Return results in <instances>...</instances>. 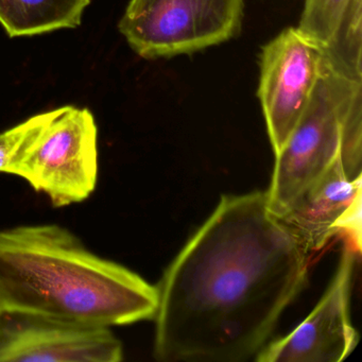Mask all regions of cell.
<instances>
[{
    "instance_id": "cell-11",
    "label": "cell",
    "mask_w": 362,
    "mask_h": 362,
    "mask_svg": "<svg viewBox=\"0 0 362 362\" xmlns=\"http://www.w3.org/2000/svg\"><path fill=\"white\" fill-rule=\"evenodd\" d=\"M320 48L324 66L343 79L362 83V0H351L334 35Z\"/></svg>"
},
{
    "instance_id": "cell-4",
    "label": "cell",
    "mask_w": 362,
    "mask_h": 362,
    "mask_svg": "<svg viewBox=\"0 0 362 362\" xmlns=\"http://www.w3.org/2000/svg\"><path fill=\"white\" fill-rule=\"evenodd\" d=\"M362 83L336 75L321 63L310 101L284 147L275 154L267 192L269 209L281 216L340 156L341 118Z\"/></svg>"
},
{
    "instance_id": "cell-3",
    "label": "cell",
    "mask_w": 362,
    "mask_h": 362,
    "mask_svg": "<svg viewBox=\"0 0 362 362\" xmlns=\"http://www.w3.org/2000/svg\"><path fill=\"white\" fill-rule=\"evenodd\" d=\"M98 129L88 109L46 112L10 160L6 173L23 177L54 206L83 202L98 182Z\"/></svg>"
},
{
    "instance_id": "cell-14",
    "label": "cell",
    "mask_w": 362,
    "mask_h": 362,
    "mask_svg": "<svg viewBox=\"0 0 362 362\" xmlns=\"http://www.w3.org/2000/svg\"><path fill=\"white\" fill-rule=\"evenodd\" d=\"M46 113L33 116L22 124L0 133V173H6L10 160L33 131L43 122Z\"/></svg>"
},
{
    "instance_id": "cell-2",
    "label": "cell",
    "mask_w": 362,
    "mask_h": 362,
    "mask_svg": "<svg viewBox=\"0 0 362 362\" xmlns=\"http://www.w3.org/2000/svg\"><path fill=\"white\" fill-rule=\"evenodd\" d=\"M158 293L57 224L0 230V313L110 327L153 320Z\"/></svg>"
},
{
    "instance_id": "cell-1",
    "label": "cell",
    "mask_w": 362,
    "mask_h": 362,
    "mask_svg": "<svg viewBox=\"0 0 362 362\" xmlns=\"http://www.w3.org/2000/svg\"><path fill=\"white\" fill-rule=\"evenodd\" d=\"M311 255L269 209L267 192L222 196L156 287L154 357H256L306 285Z\"/></svg>"
},
{
    "instance_id": "cell-6",
    "label": "cell",
    "mask_w": 362,
    "mask_h": 362,
    "mask_svg": "<svg viewBox=\"0 0 362 362\" xmlns=\"http://www.w3.org/2000/svg\"><path fill=\"white\" fill-rule=\"evenodd\" d=\"M321 48L293 27L262 47L257 96L275 154L306 110L321 74Z\"/></svg>"
},
{
    "instance_id": "cell-7",
    "label": "cell",
    "mask_w": 362,
    "mask_h": 362,
    "mask_svg": "<svg viewBox=\"0 0 362 362\" xmlns=\"http://www.w3.org/2000/svg\"><path fill=\"white\" fill-rule=\"evenodd\" d=\"M358 251L347 239L325 294L310 315L284 338L266 345L258 362H340L357 346L359 334L349 317Z\"/></svg>"
},
{
    "instance_id": "cell-8",
    "label": "cell",
    "mask_w": 362,
    "mask_h": 362,
    "mask_svg": "<svg viewBox=\"0 0 362 362\" xmlns=\"http://www.w3.org/2000/svg\"><path fill=\"white\" fill-rule=\"evenodd\" d=\"M124 347L110 327L40 315L0 313V362H119Z\"/></svg>"
},
{
    "instance_id": "cell-12",
    "label": "cell",
    "mask_w": 362,
    "mask_h": 362,
    "mask_svg": "<svg viewBox=\"0 0 362 362\" xmlns=\"http://www.w3.org/2000/svg\"><path fill=\"white\" fill-rule=\"evenodd\" d=\"M351 0H305L298 30L309 41L323 47L340 24Z\"/></svg>"
},
{
    "instance_id": "cell-10",
    "label": "cell",
    "mask_w": 362,
    "mask_h": 362,
    "mask_svg": "<svg viewBox=\"0 0 362 362\" xmlns=\"http://www.w3.org/2000/svg\"><path fill=\"white\" fill-rule=\"evenodd\" d=\"M90 0H0V25L11 37L77 28Z\"/></svg>"
},
{
    "instance_id": "cell-5",
    "label": "cell",
    "mask_w": 362,
    "mask_h": 362,
    "mask_svg": "<svg viewBox=\"0 0 362 362\" xmlns=\"http://www.w3.org/2000/svg\"><path fill=\"white\" fill-rule=\"evenodd\" d=\"M245 0H131L118 28L148 60L194 54L238 33Z\"/></svg>"
},
{
    "instance_id": "cell-9",
    "label": "cell",
    "mask_w": 362,
    "mask_h": 362,
    "mask_svg": "<svg viewBox=\"0 0 362 362\" xmlns=\"http://www.w3.org/2000/svg\"><path fill=\"white\" fill-rule=\"evenodd\" d=\"M361 177L351 180L340 156L309 186L281 218L298 237L309 253L321 251L337 234L339 219L361 196Z\"/></svg>"
},
{
    "instance_id": "cell-13",
    "label": "cell",
    "mask_w": 362,
    "mask_h": 362,
    "mask_svg": "<svg viewBox=\"0 0 362 362\" xmlns=\"http://www.w3.org/2000/svg\"><path fill=\"white\" fill-rule=\"evenodd\" d=\"M340 158L349 179L361 177L362 86L356 90L341 118Z\"/></svg>"
}]
</instances>
